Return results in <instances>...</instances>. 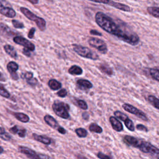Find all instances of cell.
<instances>
[{
  "label": "cell",
  "mask_w": 159,
  "mask_h": 159,
  "mask_svg": "<svg viewBox=\"0 0 159 159\" xmlns=\"http://www.w3.org/2000/svg\"><path fill=\"white\" fill-rule=\"evenodd\" d=\"M96 24L106 32L117 37L119 40L131 45H137L140 38L123 22L120 24L116 23L113 19L107 14L98 12L95 14Z\"/></svg>",
  "instance_id": "obj_1"
},
{
  "label": "cell",
  "mask_w": 159,
  "mask_h": 159,
  "mask_svg": "<svg viewBox=\"0 0 159 159\" xmlns=\"http://www.w3.org/2000/svg\"><path fill=\"white\" fill-rule=\"evenodd\" d=\"M123 139L124 142L127 145L138 148L141 152L149 153L154 158H159V148L155 147L150 142L130 135H125Z\"/></svg>",
  "instance_id": "obj_2"
},
{
  "label": "cell",
  "mask_w": 159,
  "mask_h": 159,
  "mask_svg": "<svg viewBox=\"0 0 159 159\" xmlns=\"http://www.w3.org/2000/svg\"><path fill=\"white\" fill-rule=\"evenodd\" d=\"M72 47L75 52L81 57L93 60H97L99 59V56L97 55V53L93 52L91 50V49L86 47L78 44H73Z\"/></svg>",
  "instance_id": "obj_3"
},
{
  "label": "cell",
  "mask_w": 159,
  "mask_h": 159,
  "mask_svg": "<svg viewBox=\"0 0 159 159\" xmlns=\"http://www.w3.org/2000/svg\"><path fill=\"white\" fill-rule=\"evenodd\" d=\"M20 12L29 20L34 21L36 23L38 28L41 30L43 31L46 29V21L42 17L37 16L33 12H32L30 10L27 9L26 7H20Z\"/></svg>",
  "instance_id": "obj_4"
},
{
  "label": "cell",
  "mask_w": 159,
  "mask_h": 159,
  "mask_svg": "<svg viewBox=\"0 0 159 159\" xmlns=\"http://www.w3.org/2000/svg\"><path fill=\"white\" fill-rule=\"evenodd\" d=\"M52 107L53 112L58 117L64 119H68L70 118V114L68 112L70 106L68 104L63 102H55L52 104Z\"/></svg>",
  "instance_id": "obj_5"
},
{
  "label": "cell",
  "mask_w": 159,
  "mask_h": 159,
  "mask_svg": "<svg viewBox=\"0 0 159 159\" xmlns=\"http://www.w3.org/2000/svg\"><path fill=\"white\" fill-rule=\"evenodd\" d=\"M88 42L91 47L96 48L102 54H106L108 51L106 43L101 39L96 37H90Z\"/></svg>",
  "instance_id": "obj_6"
},
{
  "label": "cell",
  "mask_w": 159,
  "mask_h": 159,
  "mask_svg": "<svg viewBox=\"0 0 159 159\" xmlns=\"http://www.w3.org/2000/svg\"><path fill=\"white\" fill-rule=\"evenodd\" d=\"M122 108L125 111L136 116L137 117H138L139 118L141 119L142 120H143L144 121L148 120V117L146 116V114L143 111H140V109H137V107L133 106L131 104H129L127 103H124L122 104Z\"/></svg>",
  "instance_id": "obj_7"
},
{
  "label": "cell",
  "mask_w": 159,
  "mask_h": 159,
  "mask_svg": "<svg viewBox=\"0 0 159 159\" xmlns=\"http://www.w3.org/2000/svg\"><path fill=\"white\" fill-rule=\"evenodd\" d=\"M13 41L14 43L20 45L25 48L29 49L30 51H34L35 50V45L29 40L22 36H16L13 38Z\"/></svg>",
  "instance_id": "obj_8"
},
{
  "label": "cell",
  "mask_w": 159,
  "mask_h": 159,
  "mask_svg": "<svg viewBox=\"0 0 159 159\" xmlns=\"http://www.w3.org/2000/svg\"><path fill=\"white\" fill-rule=\"evenodd\" d=\"M6 67H7V70L8 72L10 73L11 76L12 78V80H15V81L18 80L19 77L17 73H16V71L19 69L18 64L17 63H16L15 61H11L7 63Z\"/></svg>",
  "instance_id": "obj_9"
},
{
  "label": "cell",
  "mask_w": 159,
  "mask_h": 159,
  "mask_svg": "<svg viewBox=\"0 0 159 159\" xmlns=\"http://www.w3.org/2000/svg\"><path fill=\"white\" fill-rule=\"evenodd\" d=\"M18 151L20 153L24 154L26 157H27L29 158H33V159L40 158V157L39 154H37L34 150L28 147H26L24 146H19Z\"/></svg>",
  "instance_id": "obj_10"
},
{
  "label": "cell",
  "mask_w": 159,
  "mask_h": 159,
  "mask_svg": "<svg viewBox=\"0 0 159 159\" xmlns=\"http://www.w3.org/2000/svg\"><path fill=\"white\" fill-rule=\"evenodd\" d=\"M109 122L111 124L112 129L117 132H121L123 130V125L119 119L114 116H111L109 117Z\"/></svg>",
  "instance_id": "obj_11"
},
{
  "label": "cell",
  "mask_w": 159,
  "mask_h": 159,
  "mask_svg": "<svg viewBox=\"0 0 159 159\" xmlns=\"http://www.w3.org/2000/svg\"><path fill=\"white\" fill-rule=\"evenodd\" d=\"M0 12L1 14L4 15L6 17H7L9 18H13L16 15V11L12 8L4 6L2 2L1 3Z\"/></svg>",
  "instance_id": "obj_12"
},
{
  "label": "cell",
  "mask_w": 159,
  "mask_h": 159,
  "mask_svg": "<svg viewBox=\"0 0 159 159\" xmlns=\"http://www.w3.org/2000/svg\"><path fill=\"white\" fill-rule=\"evenodd\" d=\"M77 87L81 90H88L93 88V84L88 80L79 79L76 81Z\"/></svg>",
  "instance_id": "obj_13"
},
{
  "label": "cell",
  "mask_w": 159,
  "mask_h": 159,
  "mask_svg": "<svg viewBox=\"0 0 159 159\" xmlns=\"http://www.w3.org/2000/svg\"><path fill=\"white\" fill-rule=\"evenodd\" d=\"M107 5H109V6H112V7L116 8V9H118L119 10L125 11V12H130L132 10L131 8L129 6H127L126 4H124L120 3V2H115V1H113L112 0L109 1Z\"/></svg>",
  "instance_id": "obj_14"
},
{
  "label": "cell",
  "mask_w": 159,
  "mask_h": 159,
  "mask_svg": "<svg viewBox=\"0 0 159 159\" xmlns=\"http://www.w3.org/2000/svg\"><path fill=\"white\" fill-rule=\"evenodd\" d=\"M32 137L34 140L47 145H50L52 142L51 139L45 135H38L37 134H32Z\"/></svg>",
  "instance_id": "obj_15"
},
{
  "label": "cell",
  "mask_w": 159,
  "mask_h": 159,
  "mask_svg": "<svg viewBox=\"0 0 159 159\" xmlns=\"http://www.w3.org/2000/svg\"><path fill=\"white\" fill-rule=\"evenodd\" d=\"M44 121L50 127H51L53 129H58L60 126L58 125V122L56 120V119L53 117L52 116H50L48 114H47L43 117Z\"/></svg>",
  "instance_id": "obj_16"
},
{
  "label": "cell",
  "mask_w": 159,
  "mask_h": 159,
  "mask_svg": "<svg viewBox=\"0 0 159 159\" xmlns=\"http://www.w3.org/2000/svg\"><path fill=\"white\" fill-rule=\"evenodd\" d=\"M9 130L11 134H17L20 137L24 138L25 136L26 129H24V128L19 127L17 125H14L13 127H11L9 129Z\"/></svg>",
  "instance_id": "obj_17"
},
{
  "label": "cell",
  "mask_w": 159,
  "mask_h": 159,
  "mask_svg": "<svg viewBox=\"0 0 159 159\" xmlns=\"http://www.w3.org/2000/svg\"><path fill=\"white\" fill-rule=\"evenodd\" d=\"M4 50L6 52V53L7 54H8L11 57H12V58L16 59L17 58V53L16 50H15L14 47L11 45H4Z\"/></svg>",
  "instance_id": "obj_18"
},
{
  "label": "cell",
  "mask_w": 159,
  "mask_h": 159,
  "mask_svg": "<svg viewBox=\"0 0 159 159\" xmlns=\"http://www.w3.org/2000/svg\"><path fill=\"white\" fill-rule=\"evenodd\" d=\"M13 116L19 121L24 122V123H27L29 121L30 118L29 117L22 112H14L13 113Z\"/></svg>",
  "instance_id": "obj_19"
},
{
  "label": "cell",
  "mask_w": 159,
  "mask_h": 159,
  "mask_svg": "<svg viewBox=\"0 0 159 159\" xmlns=\"http://www.w3.org/2000/svg\"><path fill=\"white\" fill-rule=\"evenodd\" d=\"M99 68L103 73H105L108 76H112L113 75L114 72L112 69L107 64H104V63L100 64Z\"/></svg>",
  "instance_id": "obj_20"
},
{
  "label": "cell",
  "mask_w": 159,
  "mask_h": 159,
  "mask_svg": "<svg viewBox=\"0 0 159 159\" xmlns=\"http://www.w3.org/2000/svg\"><path fill=\"white\" fill-rule=\"evenodd\" d=\"M68 71L71 75H81L83 73L82 68L80 66H77L76 65L71 66L68 69Z\"/></svg>",
  "instance_id": "obj_21"
},
{
  "label": "cell",
  "mask_w": 159,
  "mask_h": 159,
  "mask_svg": "<svg viewBox=\"0 0 159 159\" xmlns=\"http://www.w3.org/2000/svg\"><path fill=\"white\" fill-rule=\"evenodd\" d=\"M48 85L49 88L53 91L58 90L61 87V84L55 79H51L48 81Z\"/></svg>",
  "instance_id": "obj_22"
},
{
  "label": "cell",
  "mask_w": 159,
  "mask_h": 159,
  "mask_svg": "<svg viewBox=\"0 0 159 159\" xmlns=\"http://www.w3.org/2000/svg\"><path fill=\"white\" fill-rule=\"evenodd\" d=\"M148 101L155 108L159 109V99L153 95H149L147 97Z\"/></svg>",
  "instance_id": "obj_23"
},
{
  "label": "cell",
  "mask_w": 159,
  "mask_h": 159,
  "mask_svg": "<svg viewBox=\"0 0 159 159\" xmlns=\"http://www.w3.org/2000/svg\"><path fill=\"white\" fill-rule=\"evenodd\" d=\"M89 130L91 132H95L98 134H101L102 132V127L96 123L91 124L89 126Z\"/></svg>",
  "instance_id": "obj_24"
},
{
  "label": "cell",
  "mask_w": 159,
  "mask_h": 159,
  "mask_svg": "<svg viewBox=\"0 0 159 159\" xmlns=\"http://www.w3.org/2000/svg\"><path fill=\"white\" fill-rule=\"evenodd\" d=\"M147 11L152 16L159 19V7H148Z\"/></svg>",
  "instance_id": "obj_25"
},
{
  "label": "cell",
  "mask_w": 159,
  "mask_h": 159,
  "mask_svg": "<svg viewBox=\"0 0 159 159\" xmlns=\"http://www.w3.org/2000/svg\"><path fill=\"white\" fill-rule=\"evenodd\" d=\"M1 139L5 141H10L12 139V137L7 132H6L3 127H1V133H0Z\"/></svg>",
  "instance_id": "obj_26"
},
{
  "label": "cell",
  "mask_w": 159,
  "mask_h": 159,
  "mask_svg": "<svg viewBox=\"0 0 159 159\" xmlns=\"http://www.w3.org/2000/svg\"><path fill=\"white\" fill-rule=\"evenodd\" d=\"M75 133L76 134L77 136L80 138H84L88 135V131L82 127L76 129Z\"/></svg>",
  "instance_id": "obj_27"
},
{
  "label": "cell",
  "mask_w": 159,
  "mask_h": 159,
  "mask_svg": "<svg viewBox=\"0 0 159 159\" xmlns=\"http://www.w3.org/2000/svg\"><path fill=\"white\" fill-rule=\"evenodd\" d=\"M114 116L117 119H119V120H122L123 122H124L127 118H129L128 116L122 112L120 111H114Z\"/></svg>",
  "instance_id": "obj_28"
},
{
  "label": "cell",
  "mask_w": 159,
  "mask_h": 159,
  "mask_svg": "<svg viewBox=\"0 0 159 159\" xmlns=\"http://www.w3.org/2000/svg\"><path fill=\"white\" fill-rule=\"evenodd\" d=\"M150 76L152 78L155 80L156 81L159 82V70L155 69V68H151L149 70Z\"/></svg>",
  "instance_id": "obj_29"
},
{
  "label": "cell",
  "mask_w": 159,
  "mask_h": 159,
  "mask_svg": "<svg viewBox=\"0 0 159 159\" xmlns=\"http://www.w3.org/2000/svg\"><path fill=\"white\" fill-rule=\"evenodd\" d=\"M124 124L125 127L130 130V131H134L135 130V127L134 125L133 122L132 121V120H130L129 118H127L125 121H124Z\"/></svg>",
  "instance_id": "obj_30"
},
{
  "label": "cell",
  "mask_w": 159,
  "mask_h": 159,
  "mask_svg": "<svg viewBox=\"0 0 159 159\" xmlns=\"http://www.w3.org/2000/svg\"><path fill=\"white\" fill-rule=\"evenodd\" d=\"M77 104L78 106V107L83 110H86L88 109V104L86 102V101H84V100H82V99H78L77 101Z\"/></svg>",
  "instance_id": "obj_31"
},
{
  "label": "cell",
  "mask_w": 159,
  "mask_h": 159,
  "mask_svg": "<svg viewBox=\"0 0 159 159\" xmlns=\"http://www.w3.org/2000/svg\"><path fill=\"white\" fill-rule=\"evenodd\" d=\"M0 94L1 96L5 98H9L11 96L10 93L3 87V86L1 84V88H0Z\"/></svg>",
  "instance_id": "obj_32"
},
{
  "label": "cell",
  "mask_w": 159,
  "mask_h": 159,
  "mask_svg": "<svg viewBox=\"0 0 159 159\" xmlns=\"http://www.w3.org/2000/svg\"><path fill=\"white\" fill-rule=\"evenodd\" d=\"M12 24L14 27H15L16 29H24V24L17 20H16V19L12 20Z\"/></svg>",
  "instance_id": "obj_33"
},
{
  "label": "cell",
  "mask_w": 159,
  "mask_h": 159,
  "mask_svg": "<svg viewBox=\"0 0 159 159\" xmlns=\"http://www.w3.org/2000/svg\"><path fill=\"white\" fill-rule=\"evenodd\" d=\"M33 76V73H32L31 71H25V73H23L22 74V78L25 80L26 81L34 77Z\"/></svg>",
  "instance_id": "obj_34"
},
{
  "label": "cell",
  "mask_w": 159,
  "mask_h": 159,
  "mask_svg": "<svg viewBox=\"0 0 159 159\" xmlns=\"http://www.w3.org/2000/svg\"><path fill=\"white\" fill-rule=\"evenodd\" d=\"M57 96L60 97V98H65L66 96L67 95V91L65 89H61L60 90H59L57 93Z\"/></svg>",
  "instance_id": "obj_35"
},
{
  "label": "cell",
  "mask_w": 159,
  "mask_h": 159,
  "mask_svg": "<svg viewBox=\"0 0 159 159\" xmlns=\"http://www.w3.org/2000/svg\"><path fill=\"white\" fill-rule=\"evenodd\" d=\"M26 81H27V83L29 85H30V86H35L38 83V80H37V78H34V77H33L32 78L29 80Z\"/></svg>",
  "instance_id": "obj_36"
},
{
  "label": "cell",
  "mask_w": 159,
  "mask_h": 159,
  "mask_svg": "<svg viewBox=\"0 0 159 159\" xmlns=\"http://www.w3.org/2000/svg\"><path fill=\"white\" fill-rule=\"evenodd\" d=\"M136 128L137 130H140V131H143V132H148V129L147 127L143 125V124H137L136 125Z\"/></svg>",
  "instance_id": "obj_37"
},
{
  "label": "cell",
  "mask_w": 159,
  "mask_h": 159,
  "mask_svg": "<svg viewBox=\"0 0 159 159\" xmlns=\"http://www.w3.org/2000/svg\"><path fill=\"white\" fill-rule=\"evenodd\" d=\"M35 32V29L34 27H32V28L29 30V32H28V35H27L28 37H29V39H33Z\"/></svg>",
  "instance_id": "obj_38"
},
{
  "label": "cell",
  "mask_w": 159,
  "mask_h": 159,
  "mask_svg": "<svg viewBox=\"0 0 159 159\" xmlns=\"http://www.w3.org/2000/svg\"><path fill=\"white\" fill-rule=\"evenodd\" d=\"M22 53L25 55L27 57H31V53H30V50L27 48L24 47V48L22 49Z\"/></svg>",
  "instance_id": "obj_39"
},
{
  "label": "cell",
  "mask_w": 159,
  "mask_h": 159,
  "mask_svg": "<svg viewBox=\"0 0 159 159\" xmlns=\"http://www.w3.org/2000/svg\"><path fill=\"white\" fill-rule=\"evenodd\" d=\"M97 157L99 158H101V159H103V158H111V157L108 156V155H104L103 154L102 152H98V154H97Z\"/></svg>",
  "instance_id": "obj_40"
},
{
  "label": "cell",
  "mask_w": 159,
  "mask_h": 159,
  "mask_svg": "<svg viewBox=\"0 0 159 159\" xmlns=\"http://www.w3.org/2000/svg\"><path fill=\"white\" fill-rule=\"evenodd\" d=\"M90 1H93L94 2H97V3H101V4H108L110 0H88Z\"/></svg>",
  "instance_id": "obj_41"
},
{
  "label": "cell",
  "mask_w": 159,
  "mask_h": 159,
  "mask_svg": "<svg viewBox=\"0 0 159 159\" xmlns=\"http://www.w3.org/2000/svg\"><path fill=\"white\" fill-rule=\"evenodd\" d=\"M89 32L91 35H98V36H102V34L101 32L97 31L96 30L92 29V30H90Z\"/></svg>",
  "instance_id": "obj_42"
},
{
  "label": "cell",
  "mask_w": 159,
  "mask_h": 159,
  "mask_svg": "<svg viewBox=\"0 0 159 159\" xmlns=\"http://www.w3.org/2000/svg\"><path fill=\"white\" fill-rule=\"evenodd\" d=\"M57 131L59 132V133H60V134H65L66 133V130L65 129V128H63V127H61V126H59L58 127V128L57 129Z\"/></svg>",
  "instance_id": "obj_43"
},
{
  "label": "cell",
  "mask_w": 159,
  "mask_h": 159,
  "mask_svg": "<svg viewBox=\"0 0 159 159\" xmlns=\"http://www.w3.org/2000/svg\"><path fill=\"white\" fill-rule=\"evenodd\" d=\"M82 118L84 120H88V119L89 118V114L87 112H84L82 114Z\"/></svg>",
  "instance_id": "obj_44"
},
{
  "label": "cell",
  "mask_w": 159,
  "mask_h": 159,
  "mask_svg": "<svg viewBox=\"0 0 159 159\" xmlns=\"http://www.w3.org/2000/svg\"><path fill=\"white\" fill-rule=\"evenodd\" d=\"M27 1H28L29 2H30L33 4H36L39 3V0H27Z\"/></svg>",
  "instance_id": "obj_45"
},
{
  "label": "cell",
  "mask_w": 159,
  "mask_h": 159,
  "mask_svg": "<svg viewBox=\"0 0 159 159\" xmlns=\"http://www.w3.org/2000/svg\"><path fill=\"white\" fill-rule=\"evenodd\" d=\"M1 154H2V152H3V151H4V149H3V148L1 147Z\"/></svg>",
  "instance_id": "obj_46"
}]
</instances>
